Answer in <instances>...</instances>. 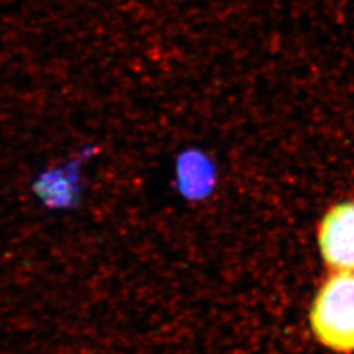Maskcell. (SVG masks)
<instances>
[{"label":"cell","mask_w":354,"mask_h":354,"mask_svg":"<svg viewBox=\"0 0 354 354\" xmlns=\"http://www.w3.org/2000/svg\"><path fill=\"white\" fill-rule=\"evenodd\" d=\"M317 239L329 272H354V201L329 207L317 225Z\"/></svg>","instance_id":"obj_2"},{"label":"cell","mask_w":354,"mask_h":354,"mask_svg":"<svg viewBox=\"0 0 354 354\" xmlns=\"http://www.w3.org/2000/svg\"><path fill=\"white\" fill-rule=\"evenodd\" d=\"M308 323L322 346L354 353V272H329L313 299Z\"/></svg>","instance_id":"obj_1"},{"label":"cell","mask_w":354,"mask_h":354,"mask_svg":"<svg viewBox=\"0 0 354 354\" xmlns=\"http://www.w3.org/2000/svg\"><path fill=\"white\" fill-rule=\"evenodd\" d=\"M174 175L175 190L189 203L205 198L214 185L212 163L197 149H188L177 155Z\"/></svg>","instance_id":"obj_4"},{"label":"cell","mask_w":354,"mask_h":354,"mask_svg":"<svg viewBox=\"0 0 354 354\" xmlns=\"http://www.w3.org/2000/svg\"><path fill=\"white\" fill-rule=\"evenodd\" d=\"M95 151L89 147L64 165L41 171L32 185L38 201L53 212H67L77 207L84 189L83 165Z\"/></svg>","instance_id":"obj_3"}]
</instances>
